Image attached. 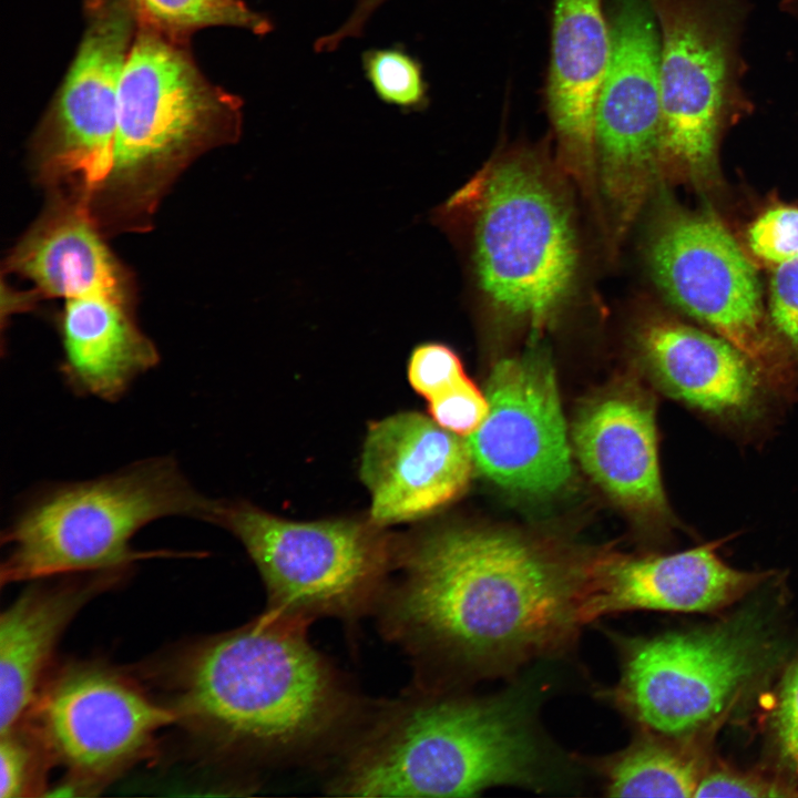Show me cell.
<instances>
[{
	"label": "cell",
	"mask_w": 798,
	"mask_h": 798,
	"mask_svg": "<svg viewBox=\"0 0 798 798\" xmlns=\"http://www.w3.org/2000/svg\"><path fill=\"white\" fill-rule=\"evenodd\" d=\"M592 562L512 532L444 529L397 552L402 575L375 614L416 686L459 689L566 649L584 625Z\"/></svg>",
	"instance_id": "cell-1"
},
{
	"label": "cell",
	"mask_w": 798,
	"mask_h": 798,
	"mask_svg": "<svg viewBox=\"0 0 798 798\" xmlns=\"http://www.w3.org/2000/svg\"><path fill=\"white\" fill-rule=\"evenodd\" d=\"M307 628L264 612L206 642L183 665L180 719L257 764L330 760L370 703L309 643Z\"/></svg>",
	"instance_id": "cell-2"
},
{
	"label": "cell",
	"mask_w": 798,
	"mask_h": 798,
	"mask_svg": "<svg viewBox=\"0 0 798 798\" xmlns=\"http://www.w3.org/2000/svg\"><path fill=\"white\" fill-rule=\"evenodd\" d=\"M523 693L489 697L413 686L370 703L330 759L328 795L470 797L498 786L539 790L552 779L551 754Z\"/></svg>",
	"instance_id": "cell-3"
},
{
	"label": "cell",
	"mask_w": 798,
	"mask_h": 798,
	"mask_svg": "<svg viewBox=\"0 0 798 798\" xmlns=\"http://www.w3.org/2000/svg\"><path fill=\"white\" fill-rule=\"evenodd\" d=\"M242 100L186 49L139 23L123 65L110 172L88 214L104 236L150 229L162 197L200 155L238 140Z\"/></svg>",
	"instance_id": "cell-4"
},
{
	"label": "cell",
	"mask_w": 798,
	"mask_h": 798,
	"mask_svg": "<svg viewBox=\"0 0 798 798\" xmlns=\"http://www.w3.org/2000/svg\"><path fill=\"white\" fill-rule=\"evenodd\" d=\"M204 497L171 457L141 460L84 481L34 492L3 531L1 583L75 574H119L151 556L131 546L149 523L166 516L212 522Z\"/></svg>",
	"instance_id": "cell-5"
},
{
	"label": "cell",
	"mask_w": 798,
	"mask_h": 798,
	"mask_svg": "<svg viewBox=\"0 0 798 798\" xmlns=\"http://www.w3.org/2000/svg\"><path fill=\"white\" fill-rule=\"evenodd\" d=\"M454 196L473 204V259L489 301L533 331L548 328L577 266L573 224L555 188L531 161L509 157Z\"/></svg>",
	"instance_id": "cell-6"
},
{
	"label": "cell",
	"mask_w": 798,
	"mask_h": 798,
	"mask_svg": "<svg viewBox=\"0 0 798 798\" xmlns=\"http://www.w3.org/2000/svg\"><path fill=\"white\" fill-rule=\"evenodd\" d=\"M213 523L244 545L266 587L265 612L303 623L354 625L375 614L397 551L372 523L294 522L247 503L217 501Z\"/></svg>",
	"instance_id": "cell-7"
},
{
	"label": "cell",
	"mask_w": 798,
	"mask_h": 798,
	"mask_svg": "<svg viewBox=\"0 0 798 798\" xmlns=\"http://www.w3.org/2000/svg\"><path fill=\"white\" fill-rule=\"evenodd\" d=\"M754 614L654 637H614L621 656L613 704L642 729L683 737L709 724L774 663Z\"/></svg>",
	"instance_id": "cell-8"
},
{
	"label": "cell",
	"mask_w": 798,
	"mask_h": 798,
	"mask_svg": "<svg viewBox=\"0 0 798 798\" xmlns=\"http://www.w3.org/2000/svg\"><path fill=\"white\" fill-rule=\"evenodd\" d=\"M661 30L659 164L714 177L722 129L744 102L745 0H649Z\"/></svg>",
	"instance_id": "cell-9"
},
{
	"label": "cell",
	"mask_w": 798,
	"mask_h": 798,
	"mask_svg": "<svg viewBox=\"0 0 798 798\" xmlns=\"http://www.w3.org/2000/svg\"><path fill=\"white\" fill-rule=\"evenodd\" d=\"M647 257L671 303L740 349L774 392L790 399L798 370L768 326L755 268L720 222L668 212L651 236Z\"/></svg>",
	"instance_id": "cell-10"
},
{
	"label": "cell",
	"mask_w": 798,
	"mask_h": 798,
	"mask_svg": "<svg viewBox=\"0 0 798 798\" xmlns=\"http://www.w3.org/2000/svg\"><path fill=\"white\" fill-rule=\"evenodd\" d=\"M85 30L31 142V165L48 196L82 206L112 164L120 79L137 29L127 0H85Z\"/></svg>",
	"instance_id": "cell-11"
},
{
	"label": "cell",
	"mask_w": 798,
	"mask_h": 798,
	"mask_svg": "<svg viewBox=\"0 0 798 798\" xmlns=\"http://www.w3.org/2000/svg\"><path fill=\"white\" fill-rule=\"evenodd\" d=\"M595 113V170L618 233L637 215L659 165L661 30L649 0H622Z\"/></svg>",
	"instance_id": "cell-12"
},
{
	"label": "cell",
	"mask_w": 798,
	"mask_h": 798,
	"mask_svg": "<svg viewBox=\"0 0 798 798\" xmlns=\"http://www.w3.org/2000/svg\"><path fill=\"white\" fill-rule=\"evenodd\" d=\"M27 714L45 756L86 786L144 757L157 733L180 719L124 677L93 665L62 671L41 687Z\"/></svg>",
	"instance_id": "cell-13"
},
{
	"label": "cell",
	"mask_w": 798,
	"mask_h": 798,
	"mask_svg": "<svg viewBox=\"0 0 798 798\" xmlns=\"http://www.w3.org/2000/svg\"><path fill=\"white\" fill-rule=\"evenodd\" d=\"M484 395L487 417L466 439L474 468L525 497H548L565 488L572 451L550 356L533 346L499 360Z\"/></svg>",
	"instance_id": "cell-14"
},
{
	"label": "cell",
	"mask_w": 798,
	"mask_h": 798,
	"mask_svg": "<svg viewBox=\"0 0 798 798\" xmlns=\"http://www.w3.org/2000/svg\"><path fill=\"white\" fill-rule=\"evenodd\" d=\"M637 346L656 385L712 422L746 437L769 421L778 396L756 365L725 338L657 317L640 329Z\"/></svg>",
	"instance_id": "cell-15"
},
{
	"label": "cell",
	"mask_w": 798,
	"mask_h": 798,
	"mask_svg": "<svg viewBox=\"0 0 798 798\" xmlns=\"http://www.w3.org/2000/svg\"><path fill=\"white\" fill-rule=\"evenodd\" d=\"M473 467L467 441L420 413L374 423L360 467L371 521L389 524L431 513L461 494Z\"/></svg>",
	"instance_id": "cell-16"
},
{
	"label": "cell",
	"mask_w": 798,
	"mask_h": 798,
	"mask_svg": "<svg viewBox=\"0 0 798 798\" xmlns=\"http://www.w3.org/2000/svg\"><path fill=\"white\" fill-rule=\"evenodd\" d=\"M717 540L666 555L604 556L593 561L583 604L584 624L633 611L707 612L738 601L770 572L726 564Z\"/></svg>",
	"instance_id": "cell-17"
},
{
	"label": "cell",
	"mask_w": 798,
	"mask_h": 798,
	"mask_svg": "<svg viewBox=\"0 0 798 798\" xmlns=\"http://www.w3.org/2000/svg\"><path fill=\"white\" fill-rule=\"evenodd\" d=\"M572 444L586 473L618 503L651 520L669 516L648 396L630 389L590 399L575 416Z\"/></svg>",
	"instance_id": "cell-18"
},
{
	"label": "cell",
	"mask_w": 798,
	"mask_h": 798,
	"mask_svg": "<svg viewBox=\"0 0 798 798\" xmlns=\"http://www.w3.org/2000/svg\"><path fill=\"white\" fill-rule=\"evenodd\" d=\"M84 208L48 197L37 222L12 248L3 270L33 286L37 300L104 294L133 304L131 275Z\"/></svg>",
	"instance_id": "cell-19"
},
{
	"label": "cell",
	"mask_w": 798,
	"mask_h": 798,
	"mask_svg": "<svg viewBox=\"0 0 798 798\" xmlns=\"http://www.w3.org/2000/svg\"><path fill=\"white\" fill-rule=\"evenodd\" d=\"M612 52L602 0H555L548 101L566 162L595 170V113Z\"/></svg>",
	"instance_id": "cell-20"
},
{
	"label": "cell",
	"mask_w": 798,
	"mask_h": 798,
	"mask_svg": "<svg viewBox=\"0 0 798 798\" xmlns=\"http://www.w3.org/2000/svg\"><path fill=\"white\" fill-rule=\"evenodd\" d=\"M60 372L72 392L115 402L160 355L139 328L133 304L104 294L64 300L59 317Z\"/></svg>",
	"instance_id": "cell-21"
},
{
	"label": "cell",
	"mask_w": 798,
	"mask_h": 798,
	"mask_svg": "<svg viewBox=\"0 0 798 798\" xmlns=\"http://www.w3.org/2000/svg\"><path fill=\"white\" fill-rule=\"evenodd\" d=\"M119 574L78 584L34 587L0 618V733L18 726L35 700L62 632L75 614Z\"/></svg>",
	"instance_id": "cell-22"
},
{
	"label": "cell",
	"mask_w": 798,
	"mask_h": 798,
	"mask_svg": "<svg viewBox=\"0 0 798 798\" xmlns=\"http://www.w3.org/2000/svg\"><path fill=\"white\" fill-rule=\"evenodd\" d=\"M628 746L597 761L611 797H694L700 754L677 737L643 729Z\"/></svg>",
	"instance_id": "cell-23"
},
{
	"label": "cell",
	"mask_w": 798,
	"mask_h": 798,
	"mask_svg": "<svg viewBox=\"0 0 798 798\" xmlns=\"http://www.w3.org/2000/svg\"><path fill=\"white\" fill-rule=\"evenodd\" d=\"M139 23L186 41L196 30L234 27L257 35L272 30L270 21L243 0H127Z\"/></svg>",
	"instance_id": "cell-24"
},
{
	"label": "cell",
	"mask_w": 798,
	"mask_h": 798,
	"mask_svg": "<svg viewBox=\"0 0 798 798\" xmlns=\"http://www.w3.org/2000/svg\"><path fill=\"white\" fill-rule=\"evenodd\" d=\"M362 68L383 102L405 110H417L426 104L422 69L409 53L398 48L370 49L362 54Z\"/></svg>",
	"instance_id": "cell-25"
},
{
	"label": "cell",
	"mask_w": 798,
	"mask_h": 798,
	"mask_svg": "<svg viewBox=\"0 0 798 798\" xmlns=\"http://www.w3.org/2000/svg\"><path fill=\"white\" fill-rule=\"evenodd\" d=\"M747 242L757 257L776 267L798 259V208L767 209L748 228Z\"/></svg>",
	"instance_id": "cell-26"
},
{
	"label": "cell",
	"mask_w": 798,
	"mask_h": 798,
	"mask_svg": "<svg viewBox=\"0 0 798 798\" xmlns=\"http://www.w3.org/2000/svg\"><path fill=\"white\" fill-rule=\"evenodd\" d=\"M408 377L415 390L428 400L468 378L459 356L451 348L434 342L415 348Z\"/></svg>",
	"instance_id": "cell-27"
},
{
	"label": "cell",
	"mask_w": 798,
	"mask_h": 798,
	"mask_svg": "<svg viewBox=\"0 0 798 798\" xmlns=\"http://www.w3.org/2000/svg\"><path fill=\"white\" fill-rule=\"evenodd\" d=\"M488 409L485 395L469 378L429 400L433 421L458 436L473 433L487 417Z\"/></svg>",
	"instance_id": "cell-28"
},
{
	"label": "cell",
	"mask_w": 798,
	"mask_h": 798,
	"mask_svg": "<svg viewBox=\"0 0 798 798\" xmlns=\"http://www.w3.org/2000/svg\"><path fill=\"white\" fill-rule=\"evenodd\" d=\"M38 741L32 735H18L17 728L1 735L0 797L17 798L33 795L39 788L37 778Z\"/></svg>",
	"instance_id": "cell-29"
},
{
	"label": "cell",
	"mask_w": 798,
	"mask_h": 798,
	"mask_svg": "<svg viewBox=\"0 0 798 798\" xmlns=\"http://www.w3.org/2000/svg\"><path fill=\"white\" fill-rule=\"evenodd\" d=\"M769 305L776 335L786 348L798 354V259L776 267Z\"/></svg>",
	"instance_id": "cell-30"
},
{
	"label": "cell",
	"mask_w": 798,
	"mask_h": 798,
	"mask_svg": "<svg viewBox=\"0 0 798 798\" xmlns=\"http://www.w3.org/2000/svg\"><path fill=\"white\" fill-rule=\"evenodd\" d=\"M797 792L754 774L728 767L704 771L694 797H788Z\"/></svg>",
	"instance_id": "cell-31"
},
{
	"label": "cell",
	"mask_w": 798,
	"mask_h": 798,
	"mask_svg": "<svg viewBox=\"0 0 798 798\" xmlns=\"http://www.w3.org/2000/svg\"><path fill=\"white\" fill-rule=\"evenodd\" d=\"M774 723L782 753L797 764L798 662L787 669L781 681Z\"/></svg>",
	"instance_id": "cell-32"
},
{
	"label": "cell",
	"mask_w": 798,
	"mask_h": 798,
	"mask_svg": "<svg viewBox=\"0 0 798 798\" xmlns=\"http://www.w3.org/2000/svg\"><path fill=\"white\" fill-rule=\"evenodd\" d=\"M385 1L386 0H355V8L348 20L336 31L319 38L320 48L326 52H331L336 50L342 41L360 35L371 14Z\"/></svg>",
	"instance_id": "cell-33"
},
{
	"label": "cell",
	"mask_w": 798,
	"mask_h": 798,
	"mask_svg": "<svg viewBox=\"0 0 798 798\" xmlns=\"http://www.w3.org/2000/svg\"><path fill=\"white\" fill-rule=\"evenodd\" d=\"M796 767H797V771H798V763L796 764Z\"/></svg>",
	"instance_id": "cell-34"
}]
</instances>
